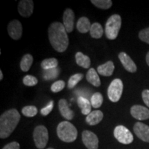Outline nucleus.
<instances>
[{
	"label": "nucleus",
	"mask_w": 149,
	"mask_h": 149,
	"mask_svg": "<svg viewBox=\"0 0 149 149\" xmlns=\"http://www.w3.org/2000/svg\"><path fill=\"white\" fill-rule=\"evenodd\" d=\"M64 24L53 22L48 28V38L52 47L59 53L66 51L69 45V39Z\"/></svg>",
	"instance_id": "obj_1"
},
{
	"label": "nucleus",
	"mask_w": 149,
	"mask_h": 149,
	"mask_svg": "<svg viewBox=\"0 0 149 149\" xmlns=\"http://www.w3.org/2000/svg\"><path fill=\"white\" fill-rule=\"evenodd\" d=\"M19 113L15 109L5 111L0 117V138L6 139L11 135L19 122Z\"/></svg>",
	"instance_id": "obj_2"
},
{
	"label": "nucleus",
	"mask_w": 149,
	"mask_h": 149,
	"mask_svg": "<svg viewBox=\"0 0 149 149\" xmlns=\"http://www.w3.org/2000/svg\"><path fill=\"white\" fill-rule=\"evenodd\" d=\"M57 134L62 141L70 143L77 139L78 133L77 128L73 124L68 121H64L59 123L57 126Z\"/></svg>",
	"instance_id": "obj_3"
},
{
	"label": "nucleus",
	"mask_w": 149,
	"mask_h": 149,
	"mask_svg": "<svg viewBox=\"0 0 149 149\" xmlns=\"http://www.w3.org/2000/svg\"><path fill=\"white\" fill-rule=\"evenodd\" d=\"M122 26V18L120 15L114 14L108 19L105 26V34L107 39L115 40L118 36Z\"/></svg>",
	"instance_id": "obj_4"
},
{
	"label": "nucleus",
	"mask_w": 149,
	"mask_h": 149,
	"mask_svg": "<svg viewBox=\"0 0 149 149\" xmlns=\"http://www.w3.org/2000/svg\"><path fill=\"white\" fill-rule=\"evenodd\" d=\"M33 139L37 148L43 149L47 145L48 141V131L43 125L37 126L33 132Z\"/></svg>",
	"instance_id": "obj_5"
},
{
	"label": "nucleus",
	"mask_w": 149,
	"mask_h": 149,
	"mask_svg": "<svg viewBox=\"0 0 149 149\" xmlns=\"http://www.w3.org/2000/svg\"><path fill=\"white\" fill-rule=\"evenodd\" d=\"M124 85L120 79H115L111 81L108 88L107 94L112 102H117L122 97Z\"/></svg>",
	"instance_id": "obj_6"
},
{
	"label": "nucleus",
	"mask_w": 149,
	"mask_h": 149,
	"mask_svg": "<svg viewBox=\"0 0 149 149\" xmlns=\"http://www.w3.org/2000/svg\"><path fill=\"white\" fill-rule=\"evenodd\" d=\"M114 136L119 142L123 144H131L133 141V134L127 128L122 125H119L115 128Z\"/></svg>",
	"instance_id": "obj_7"
},
{
	"label": "nucleus",
	"mask_w": 149,
	"mask_h": 149,
	"mask_svg": "<svg viewBox=\"0 0 149 149\" xmlns=\"http://www.w3.org/2000/svg\"><path fill=\"white\" fill-rule=\"evenodd\" d=\"M82 141L88 149H98L99 139L97 136L90 130L82 132Z\"/></svg>",
	"instance_id": "obj_8"
},
{
	"label": "nucleus",
	"mask_w": 149,
	"mask_h": 149,
	"mask_svg": "<svg viewBox=\"0 0 149 149\" xmlns=\"http://www.w3.org/2000/svg\"><path fill=\"white\" fill-rule=\"evenodd\" d=\"M22 25L21 22L17 19L12 20L8 25V33L13 40H18L22 37Z\"/></svg>",
	"instance_id": "obj_9"
},
{
	"label": "nucleus",
	"mask_w": 149,
	"mask_h": 149,
	"mask_svg": "<svg viewBox=\"0 0 149 149\" xmlns=\"http://www.w3.org/2000/svg\"><path fill=\"white\" fill-rule=\"evenodd\" d=\"M33 8L34 3L32 0H22L18 3V13L23 17H29L32 15Z\"/></svg>",
	"instance_id": "obj_10"
},
{
	"label": "nucleus",
	"mask_w": 149,
	"mask_h": 149,
	"mask_svg": "<svg viewBox=\"0 0 149 149\" xmlns=\"http://www.w3.org/2000/svg\"><path fill=\"white\" fill-rule=\"evenodd\" d=\"M133 130L141 140L149 142V126L141 122H137L134 125Z\"/></svg>",
	"instance_id": "obj_11"
},
{
	"label": "nucleus",
	"mask_w": 149,
	"mask_h": 149,
	"mask_svg": "<svg viewBox=\"0 0 149 149\" xmlns=\"http://www.w3.org/2000/svg\"><path fill=\"white\" fill-rule=\"evenodd\" d=\"M130 114L138 120L149 119V109L141 105H134L130 109Z\"/></svg>",
	"instance_id": "obj_12"
},
{
	"label": "nucleus",
	"mask_w": 149,
	"mask_h": 149,
	"mask_svg": "<svg viewBox=\"0 0 149 149\" xmlns=\"http://www.w3.org/2000/svg\"><path fill=\"white\" fill-rule=\"evenodd\" d=\"M74 13L70 8H66L63 14V24L67 33H71L74 29Z\"/></svg>",
	"instance_id": "obj_13"
},
{
	"label": "nucleus",
	"mask_w": 149,
	"mask_h": 149,
	"mask_svg": "<svg viewBox=\"0 0 149 149\" xmlns=\"http://www.w3.org/2000/svg\"><path fill=\"white\" fill-rule=\"evenodd\" d=\"M118 57L123 66L127 71L130 72H135L137 71V66L128 54L122 52L119 54Z\"/></svg>",
	"instance_id": "obj_14"
},
{
	"label": "nucleus",
	"mask_w": 149,
	"mask_h": 149,
	"mask_svg": "<svg viewBox=\"0 0 149 149\" xmlns=\"http://www.w3.org/2000/svg\"><path fill=\"white\" fill-rule=\"evenodd\" d=\"M59 110L61 116L67 120H71L74 117V112L70 109L68 102L65 99H61L58 104Z\"/></svg>",
	"instance_id": "obj_15"
},
{
	"label": "nucleus",
	"mask_w": 149,
	"mask_h": 149,
	"mask_svg": "<svg viewBox=\"0 0 149 149\" xmlns=\"http://www.w3.org/2000/svg\"><path fill=\"white\" fill-rule=\"evenodd\" d=\"M115 70L114 64L112 61H108L105 64L100 65L97 68V72L104 77H109L113 74Z\"/></svg>",
	"instance_id": "obj_16"
},
{
	"label": "nucleus",
	"mask_w": 149,
	"mask_h": 149,
	"mask_svg": "<svg viewBox=\"0 0 149 149\" xmlns=\"http://www.w3.org/2000/svg\"><path fill=\"white\" fill-rule=\"evenodd\" d=\"M104 117L103 113L100 110L92 111L90 114L86 117V122L91 126H95L98 124L102 120Z\"/></svg>",
	"instance_id": "obj_17"
},
{
	"label": "nucleus",
	"mask_w": 149,
	"mask_h": 149,
	"mask_svg": "<svg viewBox=\"0 0 149 149\" xmlns=\"http://www.w3.org/2000/svg\"><path fill=\"white\" fill-rule=\"evenodd\" d=\"M86 78L87 81L94 86L99 87L101 85L100 77H99L97 72L95 68H91L88 70L86 75Z\"/></svg>",
	"instance_id": "obj_18"
},
{
	"label": "nucleus",
	"mask_w": 149,
	"mask_h": 149,
	"mask_svg": "<svg viewBox=\"0 0 149 149\" xmlns=\"http://www.w3.org/2000/svg\"><path fill=\"white\" fill-rule=\"evenodd\" d=\"M77 104L81 110V113L84 115H88L91 113V103L87 98L79 97L77 99Z\"/></svg>",
	"instance_id": "obj_19"
},
{
	"label": "nucleus",
	"mask_w": 149,
	"mask_h": 149,
	"mask_svg": "<svg viewBox=\"0 0 149 149\" xmlns=\"http://www.w3.org/2000/svg\"><path fill=\"white\" fill-rule=\"evenodd\" d=\"M92 24H91L90 20L86 17H82L79 18L77 22V31L81 33H86L90 31L91 27Z\"/></svg>",
	"instance_id": "obj_20"
},
{
	"label": "nucleus",
	"mask_w": 149,
	"mask_h": 149,
	"mask_svg": "<svg viewBox=\"0 0 149 149\" xmlns=\"http://www.w3.org/2000/svg\"><path fill=\"white\" fill-rule=\"evenodd\" d=\"M76 63L78 66L84 68H89L91 66V59L88 56L84 55L81 52H77L75 55Z\"/></svg>",
	"instance_id": "obj_21"
},
{
	"label": "nucleus",
	"mask_w": 149,
	"mask_h": 149,
	"mask_svg": "<svg viewBox=\"0 0 149 149\" xmlns=\"http://www.w3.org/2000/svg\"><path fill=\"white\" fill-rule=\"evenodd\" d=\"M33 62V57L31 54H26L23 56L20 61V68L22 71H29Z\"/></svg>",
	"instance_id": "obj_22"
},
{
	"label": "nucleus",
	"mask_w": 149,
	"mask_h": 149,
	"mask_svg": "<svg viewBox=\"0 0 149 149\" xmlns=\"http://www.w3.org/2000/svg\"><path fill=\"white\" fill-rule=\"evenodd\" d=\"M89 32H90L91 36L93 38L100 39L103 35L104 30L101 24L100 23H97V22H95V23H93L91 25V30Z\"/></svg>",
	"instance_id": "obj_23"
},
{
	"label": "nucleus",
	"mask_w": 149,
	"mask_h": 149,
	"mask_svg": "<svg viewBox=\"0 0 149 149\" xmlns=\"http://www.w3.org/2000/svg\"><path fill=\"white\" fill-rule=\"evenodd\" d=\"M41 67L44 70H49L58 67V60L56 58H48L44 59L41 63Z\"/></svg>",
	"instance_id": "obj_24"
},
{
	"label": "nucleus",
	"mask_w": 149,
	"mask_h": 149,
	"mask_svg": "<svg viewBox=\"0 0 149 149\" xmlns=\"http://www.w3.org/2000/svg\"><path fill=\"white\" fill-rule=\"evenodd\" d=\"M59 72H60V69H59V67L49 70H44L43 77L45 80L49 81V80L56 79L59 75Z\"/></svg>",
	"instance_id": "obj_25"
},
{
	"label": "nucleus",
	"mask_w": 149,
	"mask_h": 149,
	"mask_svg": "<svg viewBox=\"0 0 149 149\" xmlns=\"http://www.w3.org/2000/svg\"><path fill=\"white\" fill-rule=\"evenodd\" d=\"M91 105L95 109L100 108L103 103V96L100 93H95L91 97Z\"/></svg>",
	"instance_id": "obj_26"
},
{
	"label": "nucleus",
	"mask_w": 149,
	"mask_h": 149,
	"mask_svg": "<svg viewBox=\"0 0 149 149\" xmlns=\"http://www.w3.org/2000/svg\"><path fill=\"white\" fill-rule=\"evenodd\" d=\"M91 2L96 7L103 10H107L113 5L111 0H91Z\"/></svg>",
	"instance_id": "obj_27"
},
{
	"label": "nucleus",
	"mask_w": 149,
	"mask_h": 149,
	"mask_svg": "<svg viewBox=\"0 0 149 149\" xmlns=\"http://www.w3.org/2000/svg\"><path fill=\"white\" fill-rule=\"evenodd\" d=\"M84 78V74L81 73H77L72 74L69 78L68 81V88L70 89H72L74 88L76 85L81 81Z\"/></svg>",
	"instance_id": "obj_28"
},
{
	"label": "nucleus",
	"mask_w": 149,
	"mask_h": 149,
	"mask_svg": "<svg viewBox=\"0 0 149 149\" xmlns=\"http://www.w3.org/2000/svg\"><path fill=\"white\" fill-rule=\"evenodd\" d=\"M37 109L35 106H26L22 110V113L24 116L28 117H33L37 114Z\"/></svg>",
	"instance_id": "obj_29"
},
{
	"label": "nucleus",
	"mask_w": 149,
	"mask_h": 149,
	"mask_svg": "<svg viewBox=\"0 0 149 149\" xmlns=\"http://www.w3.org/2000/svg\"><path fill=\"white\" fill-rule=\"evenodd\" d=\"M23 83L25 86H34L38 83V79L34 76L28 74L23 78Z\"/></svg>",
	"instance_id": "obj_30"
},
{
	"label": "nucleus",
	"mask_w": 149,
	"mask_h": 149,
	"mask_svg": "<svg viewBox=\"0 0 149 149\" xmlns=\"http://www.w3.org/2000/svg\"><path fill=\"white\" fill-rule=\"evenodd\" d=\"M65 82L63 80H58V81L54 82L52 84L51 89V91L53 93H59L64 88Z\"/></svg>",
	"instance_id": "obj_31"
},
{
	"label": "nucleus",
	"mask_w": 149,
	"mask_h": 149,
	"mask_svg": "<svg viewBox=\"0 0 149 149\" xmlns=\"http://www.w3.org/2000/svg\"><path fill=\"white\" fill-rule=\"evenodd\" d=\"M139 38L142 42H146L149 44V27L139 31Z\"/></svg>",
	"instance_id": "obj_32"
},
{
	"label": "nucleus",
	"mask_w": 149,
	"mask_h": 149,
	"mask_svg": "<svg viewBox=\"0 0 149 149\" xmlns=\"http://www.w3.org/2000/svg\"><path fill=\"white\" fill-rule=\"evenodd\" d=\"M53 106L54 102L51 101L46 107L43 108L42 109H41V114H42L43 116H46V115H48L52 111V110L53 109Z\"/></svg>",
	"instance_id": "obj_33"
},
{
	"label": "nucleus",
	"mask_w": 149,
	"mask_h": 149,
	"mask_svg": "<svg viewBox=\"0 0 149 149\" xmlns=\"http://www.w3.org/2000/svg\"><path fill=\"white\" fill-rule=\"evenodd\" d=\"M2 149H20L19 144L17 141H12L6 144Z\"/></svg>",
	"instance_id": "obj_34"
},
{
	"label": "nucleus",
	"mask_w": 149,
	"mask_h": 149,
	"mask_svg": "<svg viewBox=\"0 0 149 149\" xmlns=\"http://www.w3.org/2000/svg\"><path fill=\"white\" fill-rule=\"evenodd\" d=\"M141 96H142L143 101H144V104L149 108V90L146 89V90L143 91Z\"/></svg>",
	"instance_id": "obj_35"
},
{
	"label": "nucleus",
	"mask_w": 149,
	"mask_h": 149,
	"mask_svg": "<svg viewBox=\"0 0 149 149\" xmlns=\"http://www.w3.org/2000/svg\"><path fill=\"white\" fill-rule=\"evenodd\" d=\"M146 61L147 64H148V66H149V52L148 53H147V55L146 56Z\"/></svg>",
	"instance_id": "obj_36"
},
{
	"label": "nucleus",
	"mask_w": 149,
	"mask_h": 149,
	"mask_svg": "<svg viewBox=\"0 0 149 149\" xmlns=\"http://www.w3.org/2000/svg\"><path fill=\"white\" fill-rule=\"evenodd\" d=\"M3 72L1 70H0V80H2L3 79Z\"/></svg>",
	"instance_id": "obj_37"
},
{
	"label": "nucleus",
	"mask_w": 149,
	"mask_h": 149,
	"mask_svg": "<svg viewBox=\"0 0 149 149\" xmlns=\"http://www.w3.org/2000/svg\"><path fill=\"white\" fill-rule=\"evenodd\" d=\"M47 149H54V148H47Z\"/></svg>",
	"instance_id": "obj_38"
}]
</instances>
